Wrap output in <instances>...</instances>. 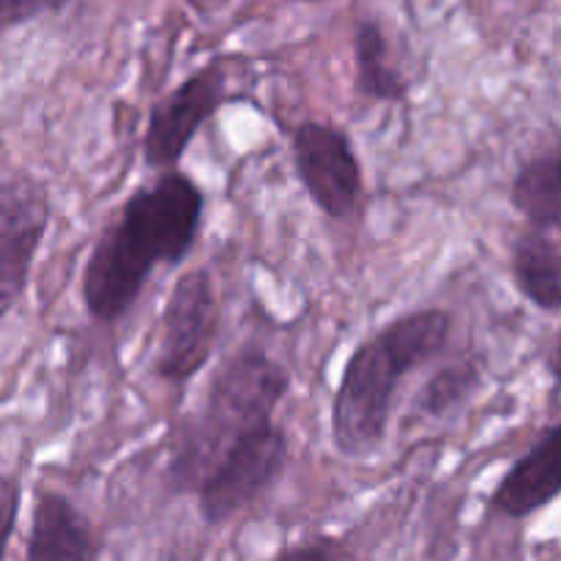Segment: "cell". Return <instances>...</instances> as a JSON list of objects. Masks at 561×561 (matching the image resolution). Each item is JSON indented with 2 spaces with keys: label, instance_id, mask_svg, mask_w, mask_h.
<instances>
[{
  "label": "cell",
  "instance_id": "cell-1",
  "mask_svg": "<svg viewBox=\"0 0 561 561\" xmlns=\"http://www.w3.org/2000/svg\"><path fill=\"white\" fill-rule=\"evenodd\" d=\"M206 192L184 170L157 173L129 192L93 241L80 274L88 318L113 327L131 312L159 266H179L195 250Z\"/></svg>",
  "mask_w": 561,
  "mask_h": 561
},
{
  "label": "cell",
  "instance_id": "cell-2",
  "mask_svg": "<svg viewBox=\"0 0 561 561\" xmlns=\"http://www.w3.org/2000/svg\"><path fill=\"white\" fill-rule=\"evenodd\" d=\"M453 316L420 307L378 327L351 351L332 398L329 431L337 455L365 460L383 447L398 389L449 343Z\"/></svg>",
  "mask_w": 561,
  "mask_h": 561
},
{
  "label": "cell",
  "instance_id": "cell-3",
  "mask_svg": "<svg viewBox=\"0 0 561 561\" xmlns=\"http://www.w3.org/2000/svg\"><path fill=\"white\" fill-rule=\"evenodd\" d=\"M290 370L263 345L244 343L211 373L201 403L186 411L173 433L168 488L175 496L195 493L230 444L252 427L274 422L290 392Z\"/></svg>",
  "mask_w": 561,
  "mask_h": 561
},
{
  "label": "cell",
  "instance_id": "cell-4",
  "mask_svg": "<svg viewBox=\"0 0 561 561\" xmlns=\"http://www.w3.org/2000/svg\"><path fill=\"white\" fill-rule=\"evenodd\" d=\"M222 332V305L211 268L195 266L179 274L159 316L153 373L162 381L190 383L201 376L217 351Z\"/></svg>",
  "mask_w": 561,
  "mask_h": 561
},
{
  "label": "cell",
  "instance_id": "cell-5",
  "mask_svg": "<svg viewBox=\"0 0 561 561\" xmlns=\"http://www.w3.org/2000/svg\"><path fill=\"white\" fill-rule=\"evenodd\" d=\"M290 460V438L279 422L252 427L230 444L219 463L203 477L197 491V513L206 526H222L266 496Z\"/></svg>",
  "mask_w": 561,
  "mask_h": 561
},
{
  "label": "cell",
  "instance_id": "cell-6",
  "mask_svg": "<svg viewBox=\"0 0 561 561\" xmlns=\"http://www.w3.org/2000/svg\"><path fill=\"white\" fill-rule=\"evenodd\" d=\"M230 99V71L225 60H208L186 75L173 91L151 104L142 131V164L153 173L179 170L197 131Z\"/></svg>",
  "mask_w": 561,
  "mask_h": 561
},
{
  "label": "cell",
  "instance_id": "cell-7",
  "mask_svg": "<svg viewBox=\"0 0 561 561\" xmlns=\"http://www.w3.org/2000/svg\"><path fill=\"white\" fill-rule=\"evenodd\" d=\"M290 162L312 206L329 219H348L365 195V170L348 129L307 118L290 131Z\"/></svg>",
  "mask_w": 561,
  "mask_h": 561
},
{
  "label": "cell",
  "instance_id": "cell-8",
  "mask_svg": "<svg viewBox=\"0 0 561 561\" xmlns=\"http://www.w3.org/2000/svg\"><path fill=\"white\" fill-rule=\"evenodd\" d=\"M55 203L47 181L11 173L0 181V323L31 288L33 263L53 225Z\"/></svg>",
  "mask_w": 561,
  "mask_h": 561
},
{
  "label": "cell",
  "instance_id": "cell-9",
  "mask_svg": "<svg viewBox=\"0 0 561 561\" xmlns=\"http://www.w3.org/2000/svg\"><path fill=\"white\" fill-rule=\"evenodd\" d=\"M559 493V422L551 420L535 444L504 471L488 496V513L507 520H526L551 507Z\"/></svg>",
  "mask_w": 561,
  "mask_h": 561
},
{
  "label": "cell",
  "instance_id": "cell-10",
  "mask_svg": "<svg viewBox=\"0 0 561 561\" xmlns=\"http://www.w3.org/2000/svg\"><path fill=\"white\" fill-rule=\"evenodd\" d=\"M96 553L88 515L58 488H36L22 561H93Z\"/></svg>",
  "mask_w": 561,
  "mask_h": 561
},
{
  "label": "cell",
  "instance_id": "cell-11",
  "mask_svg": "<svg viewBox=\"0 0 561 561\" xmlns=\"http://www.w3.org/2000/svg\"><path fill=\"white\" fill-rule=\"evenodd\" d=\"M510 277L515 290L535 310L559 316L561 310V250L553 233L520 230L510 244Z\"/></svg>",
  "mask_w": 561,
  "mask_h": 561
},
{
  "label": "cell",
  "instance_id": "cell-12",
  "mask_svg": "<svg viewBox=\"0 0 561 561\" xmlns=\"http://www.w3.org/2000/svg\"><path fill=\"white\" fill-rule=\"evenodd\" d=\"M559 148L535 153L515 170L510 181V206L526 219V228L557 236L561 225Z\"/></svg>",
  "mask_w": 561,
  "mask_h": 561
},
{
  "label": "cell",
  "instance_id": "cell-13",
  "mask_svg": "<svg viewBox=\"0 0 561 561\" xmlns=\"http://www.w3.org/2000/svg\"><path fill=\"white\" fill-rule=\"evenodd\" d=\"M351 49H354V85L362 96L373 99V102H405L409 99L411 82L394 66L381 22L370 20V16L356 20Z\"/></svg>",
  "mask_w": 561,
  "mask_h": 561
},
{
  "label": "cell",
  "instance_id": "cell-14",
  "mask_svg": "<svg viewBox=\"0 0 561 561\" xmlns=\"http://www.w3.org/2000/svg\"><path fill=\"white\" fill-rule=\"evenodd\" d=\"M482 365L474 356L447 362L438 367L414 398V411L427 420H447L458 409H463L482 387Z\"/></svg>",
  "mask_w": 561,
  "mask_h": 561
},
{
  "label": "cell",
  "instance_id": "cell-15",
  "mask_svg": "<svg viewBox=\"0 0 561 561\" xmlns=\"http://www.w3.org/2000/svg\"><path fill=\"white\" fill-rule=\"evenodd\" d=\"M69 5L66 0H0V33L31 25L42 16L64 14Z\"/></svg>",
  "mask_w": 561,
  "mask_h": 561
},
{
  "label": "cell",
  "instance_id": "cell-16",
  "mask_svg": "<svg viewBox=\"0 0 561 561\" xmlns=\"http://www.w3.org/2000/svg\"><path fill=\"white\" fill-rule=\"evenodd\" d=\"M272 561H354L348 546L340 537L316 535L283 548Z\"/></svg>",
  "mask_w": 561,
  "mask_h": 561
},
{
  "label": "cell",
  "instance_id": "cell-17",
  "mask_svg": "<svg viewBox=\"0 0 561 561\" xmlns=\"http://www.w3.org/2000/svg\"><path fill=\"white\" fill-rule=\"evenodd\" d=\"M22 513V480L16 474H0V561L9 557L11 537Z\"/></svg>",
  "mask_w": 561,
  "mask_h": 561
}]
</instances>
